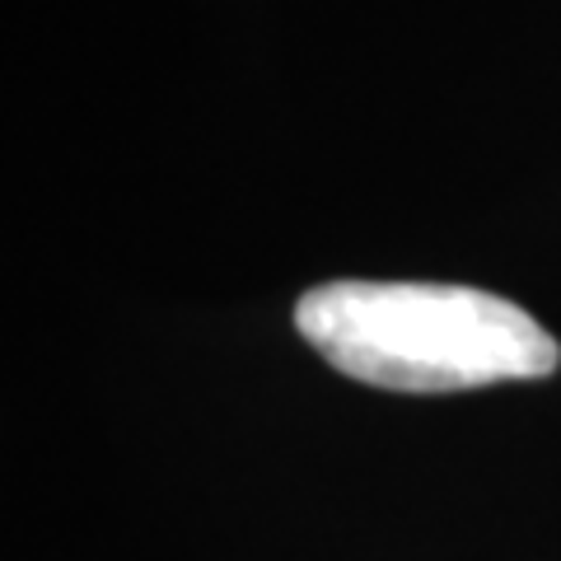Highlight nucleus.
<instances>
[{"instance_id": "1", "label": "nucleus", "mask_w": 561, "mask_h": 561, "mask_svg": "<svg viewBox=\"0 0 561 561\" xmlns=\"http://www.w3.org/2000/svg\"><path fill=\"white\" fill-rule=\"evenodd\" d=\"M295 328L346 379L389 393H463L548 379L561 346L529 309L445 280H323Z\"/></svg>"}]
</instances>
